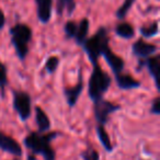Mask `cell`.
<instances>
[{"instance_id": "cell-1", "label": "cell", "mask_w": 160, "mask_h": 160, "mask_svg": "<svg viewBox=\"0 0 160 160\" xmlns=\"http://www.w3.org/2000/svg\"><path fill=\"white\" fill-rule=\"evenodd\" d=\"M57 135L58 134L55 132L46 133L44 135H41L38 133H31L25 137L24 145L34 153L42 155L45 160H55V151L51 147L49 142Z\"/></svg>"}, {"instance_id": "cell-2", "label": "cell", "mask_w": 160, "mask_h": 160, "mask_svg": "<svg viewBox=\"0 0 160 160\" xmlns=\"http://www.w3.org/2000/svg\"><path fill=\"white\" fill-rule=\"evenodd\" d=\"M111 86V77L98 64L94 65L93 71L89 79L88 85V94L93 102L103 99L104 93Z\"/></svg>"}, {"instance_id": "cell-3", "label": "cell", "mask_w": 160, "mask_h": 160, "mask_svg": "<svg viewBox=\"0 0 160 160\" xmlns=\"http://www.w3.org/2000/svg\"><path fill=\"white\" fill-rule=\"evenodd\" d=\"M11 42L17 51L19 58L24 59L29 52L28 43L32 38V30L25 24H17L10 30Z\"/></svg>"}, {"instance_id": "cell-4", "label": "cell", "mask_w": 160, "mask_h": 160, "mask_svg": "<svg viewBox=\"0 0 160 160\" xmlns=\"http://www.w3.org/2000/svg\"><path fill=\"white\" fill-rule=\"evenodd\" d=\"M107 38V30L104 28H100L93 38L85 40V42L82 43L83 48L87 52L88 57H89L90 62L93 64V66L98 64V58L101 56V46H102L103 41Z\"/></svg>"}, {"instance_id": "cell-5", "label": "cell", "mask_w": 160, "mask_h": 160, "mask_svg": "<svg viewBox=\"0 0 160 160\" xmlns=\"http://www.w3.org/2000/svg\"><path fill=\"white\" fill-rule=\"evenodd\" d=\"M13 107L22 121H27L31 115V98L23 91L13 92Z\"/></svg>"}, {"instance_id": "cell-6", "label": "cell", "mask_w": 160, "mask_h": 160, "mask_svg": "<svg viewBox=\"0 0 160 160\" xmlns=\"http://www.w3.org/2000/svg\"><path fill=\"white\" fill-rule=\"evenodd\" d=\"M120 110V105L107 101L104 99H101L94 102V115L98 121V124H105L109 120V116L111 113Z\"/></svg>"}, {"instance_id": "cell-7", "label": "cell", "mask_w": 160, "mask_h": 160, "mask_svg": "<svg viewBox=\"0 0 160 160\" xmlns=\"http://www.w3.org/2000/svg\"><path fill=\"white\" fill-rule=\"evenodd\" d=\"M101 55L104 57V59L107 60L109 66L111 67L112 71H113L115 75L121 73V71L124 69V60H123L120 56L115 55V54L111 51V48H110L109 38H107L103 41L102 46H101Z\"/></svg>"}, {"instance_id": "cell-8", "label": "cell", "mask_w": 160, "mask_h": 160, "mask_svg": "<svg viewBox=\"0 0 160 160\" xmlns=\"http://www.w3.org/2000/svg\"><path fill=\"white\" fill-rule=\"evenodd\" d=\"M78 80H79V81H78V83L76 86H73V87H71V88H66V89L64 90L67 103H68L70 108L75 107L78 99H79V96L81 94V92H82V90H83V80H82L81 70H79V73H78Z\"/></svg>"}, {"instance_id": "cell-9", "label": "cell", "mask_w": 160, "mask_h": 160, "mask_svg": "<svg viewBox=\"0 0 160 160\" xmlns=\"http://www.w3.org/2000/svg\"><path fill=\"white\" fill-rule=\"evenodd\" d=\"M0 148L14 156L22 155V148L20 144L14 138L6 135L2 132H0Z\"/></svg>"}, {"instance_id": "cell-10", "label": "cell", "mask_w": 160, "mask_h": 160, "mask_svg": "<svg viewBox=\"0 0 160 160\" xmlns=\"http://www.w3.org/2000/svg\"><path fill=\"white\" fill-rule=\"evenodd\" d=\"M157 46L150 43L145 42L142 38L136 41L133 44V54L138 57H149L151 56L153 53L157 52Z\"/></svg>"}, {"instance_id": "cell-11", "label": "cell", "mask_w": 160, "mask_h": 160, "mask_svg": "<svg viewBox=\"0 0 160 160\" xmlns=\"http://www.w3.org/2000/svg\"><path fill=\"white\" fill-rule=\"evenodd\" d=\"M38 7V17L42 23H46L49 21L52 16V6L53 0H35Z\"/></svg>"}, {"instance_id": "cell-12", "label": "cell", "mask_w": 160, "mask_h": 160, "mask_svg": "<svg viewBox=\"0 0 160 160\" xmlns=\"http://www.w3.org/2000/svg\"><path fill=\"white\" fill-rule=\"evenodd\" d=\"M115 80L118 86L121 89L128 90V89H136L140 87V82L135 78H133L129 75H123V73H118L115 75Z\"/></svg>"}, {"instance_id": "cell-13", "label": "cell", "mask_w": 160, "mask_h": 160, "mask_svg": "<svg viewBox=\"0 0 160 160\" xmlns=\"http://www.w3.org/2000/svg\"><path fill=\"white\" fill-rule=\"evenodd\" d=\"M148 70L150 72L151 77L153 78L156 83V87L158 90H160V85H159V73H160V57L159 55L151 56L147 59L146 62Z\"/></svg>"}, {"instance_id": "cell-14", "label": "cell", "mask_w": 160, "mask_h": 160, "mask_svg": "<svg viewBox=\"0 0 160 160\" xmlns=\"http://www.w3.org/2000/svg\"><path fill=\"white\" fill-rule=\"evenodd\" d=\"M35 120L40 133L48 131L49 127H51V122H49V118L46 115V113L40 107L35 108Z\"/></svg>"}, {"instance_id": "cell-15", "label": "cell", "mask_w": 160, "mask_h": 160, "mask_svg": "<svg viewBox=\"0 0 160 160\" xmlns=\"http://www.w3.org/2000/svg\"><path fill=\"white\" fill-rule=\"evenodd\" d=\"M88 31H89V21H88V19L85 18L80 21L79 25H77V33H76L75 38L78 44L82 45L88 34Z\"/></svg>"}, {"instance_id": "cell-16", "label": "cell", "mask_w": 160, "mask_h": 160, "mask_svg": "<svg viewBox=\"0 0 160 160\" xmlns=\"http://www.w3.org/2000/svg\"><path fill=\"white\" fill-rule=\"evenodd\" d=\"M97 133H98V137H99V139H100L102 146L105 148V150L107 151L113 150V146H112L110 136H109V134L107 133V131H105L103 125L98 124V126H97Z\"/></svg>"}, {"instance_id": "cell-17", "label": "cell", "mask_w": 160, "mask_h": 160, "mask_svg": "<svg viewBox=\"0 0 160 160\" xmlns=\"http://www.w3.org/2000/svg\"><path fill=\"white\" fill-rule=\"evenodd\" d=\"M115 32L118 36L124 38H132L135 35L134 28L132 27L129 23H126V22L120 23V24L115 28Z\"/></svg>"}, {"instance_id": "cell-18", "label": "cell", "mask_w": 160, "mask_h": 160, "mask_svg": "<svg viewBox=\"0 0 160 160\" xmlns=\"http://www.w3.org/2000/svg\"><path fill=\"white\" fill-rule=\"evenodd\" d=\"M76 8V2L75 0H58L57 2V12L62 13V10L66 9L68 16H71V13L73 12Z\"/></svg>"}, {"instance_id": "cell-19", "label": "cell", "mask_w": 160, "mask_h": 160, "mask_svg": "<svg viewBox=\"0 0 160 160\" xmlns=\"http://www.w3.org/2000/svg\"><path fill=\"white\" fill-rule=\"evenodd\" d=\"M159 33V29H158V22L155 21L152 24H150L149 27H144L140 28V34L145 38H152V36L157 35Z\"/></svg>"}, {"instance_id": "cell-20", "label": "cell", "mask_w": 160, "mask_h": 160, "mask_svg": "<svg viewBox=\"0 0 160 160\" xmlns=\"http://www.w3.org/2000/svg\"><path fill=\"white\" fill-rule=\"evenodd\" d=\"M134 2H135V0H125L124 3L118 8V12H116V17H118L120 20L124 19L125 17H126L127 12H128V10L131 9L132 6L134 5Z\"/></svg>"}, {"instance_id": "cell-21", "label": "cell", "mask_w": 160, "mask_h": 160, "mask_svg": "<svg viewBox=\"0 0 160 160\" xmlns=\"http://www.w3.org/2000/svg\"><path fill=\"white\" fill-rule=\"evenodd\" d=\"M64 30H65V34H66L67 38H75L76 33H77V24H76L73 21H68V22L65 24Z\"/></svg>"}, {"instance_id": "cell-22", "label": "cell", "mask_w": 160, "mask_h": 160, "mask_svg": "<svg viewBox=\"0 0 160 160\" xmlns=\"http://www.w3.org/2000/svg\"><path fill=\"white\" fill-rule=\"evenodd\" d=\"M8 83V78H7V68L6 66L2 64V62H0V89L1 91H5V88Z\"/></svg>"}, {"instance_id": "cell-23", "label": "cell", "mask_w": 160, "mask_h": 160, "mask_svg": "<svg viewBox=\"0 0 160 160\" xmlns=\"http://www.w3.org/2000/svg\"><path fill=\"white\" fill-rule=\"evenodd\" d=\"M58 65H59V59L56 56H52L48 59L46 60V64H45V68L48 72H54V71L57 69Z\"/></svg>"}, {"instance_id": "cell-24", "label": "cell", "mask_w": 160, "mask_h": 160, "mask_svg": "<svg viewBox=\"0 0 160 160\" xmlns=\"http://www.w3.org/2000/svg\"><path fill=\"white\" fill-rule=\"evenodd\" d=\"M81 157L85 160H99V153L94 149H87L81 153Z\"/></svg>"}, {"instance_id": "cell-25", "label": "cell", "mask_w": 160, "mask_h": 160, "mask_svg": "<svg viewBox=\"0 0 160 160\" xmlns=\"http://www.w3.org/2000/svg\"><path fill=\"white\" fill-rule=\"evenodd\" d=\"M151 113L156 114V115H159L160 114V98H157L153 100L152 104H151Z\"/></svg>"}, {"instance_id": "cell-26", "label": "cell", "mask_w": 160, "mask_h": 160, "mask_svg": "<svg viewBox=\"0 0 160 160\" xmlns=\"http://www.w3.org/2000/svg\"><path fill=\"white\" fill-rule=\"evenodd\" d=\"M6 24V17H5V13H3L1 10H0V30L2 29Z\"/></svg>"}, {"instance_id": "cell-27", "label": "cell", "mask_w": 160, "mask_h": 160, "mask_svg": "<svg viewBox=\"0 0 160 160\" xmlns=\"http://www.w3.org/2000/svg\"><path fill=\"white\" fill-rule=\"evenodd\" d=\"M28 160H36V158L34 157V156H29V157H28Z\"/></svg>"}]
</instances>
